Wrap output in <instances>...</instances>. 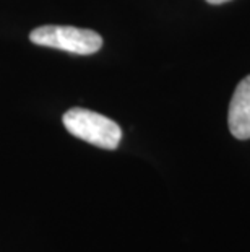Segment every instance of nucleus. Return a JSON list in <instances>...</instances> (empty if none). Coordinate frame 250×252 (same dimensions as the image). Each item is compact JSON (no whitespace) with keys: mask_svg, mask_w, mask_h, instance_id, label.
I'll use <instances>...</instances> for the list:
<instances>
[{"mask_svg":"<svg viewBox=\"0 0 250 252\" xmlns=\"http://www.w3.org/2000/svg\"><path fill=\"white\" fill-rule=\"evenodd\" d=\"M63 126L72 135L104 150H115L122 140V128L112 119L94 111L73 108L62 117Z\"/></svg>","mask_w":250,"mask_h":252,"instance_id":"f257e3e1","label":"nucleus"},{"mask_svg":"<svg viewBox=\"0 0 250 252\" xmlns=\"http://www.w3.org/2000/svg\"><path fill=\"white\" fill-rule=\"evenodd\" d=\"M29 39L38 46L60 49L78 56L94 54L103 46V37L96 31L58 25L39 26L31 31Z\"/></svg>","mask_w":250,"mask_h":252,"instance_id":"f03ea898","label":"nucleus"},{"mask_svg":"<svg viewBox=\"0 0 250 252\" xmlns=\"http://www.w3.org/2000/svg\"><path fill=\"white\" fill-rule=\"evenodd\" d=\"M229 130L237 140L250 138V75L237 85L227 112Z\"/></svg>","mask_w":250,"mask_h":252,"instance_id":"7ed1b4c3","label":"nucleus"},{"mask_svg":"<svg viewBox=\"0 0 250 252\" xmlns=\"http://www.w3.org/2000/svg\"><path fill=\"white\" fill-rule=\"evenodd\" d=\"M208 3L211 5H220V3H226V2H229V0H206Z\"/></svg>","mask_w":250,"mask_h":252,"instance_id":"20e7f679","label":"nucleus"}]
</instances>
